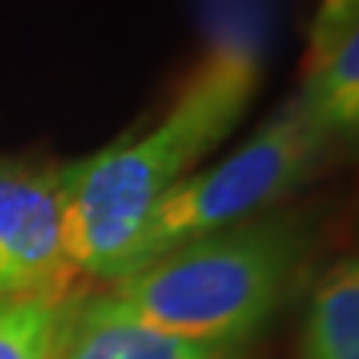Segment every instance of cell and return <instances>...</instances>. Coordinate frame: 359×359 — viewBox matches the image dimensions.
<instances>
[{"label": "cell", "mask_w": 359, "mask_h": 359, "mask_svg": "<svg viewBox=\"0 0 359 359\" xmlns=\"http://www.w3.org/2000/svg\"><path fill=\"white\" fill-rule=\"evenodd\" d=\"M63 249L60 168L0 159V299L75 287Z\"/></svg>", "instance_id": "cell-4"}, {"label": "cell", "mask_w": 359, "mask_h": 359, "mask_svg": "<svg viewBox=\"0 0 359 359\" xmlns=\"http://www.w3.org/2000/svg\"><path fill=\"white\" fill-rule=\"evenodd\" d=\"M233 347L177 339L144 323L105 294H72L60 318L51 359H231Z\"/></svg>", "instance_id": "cell-5"}, {"label": "cell", "mask_w": 359, "mask_h": 359, "mask_svg": "<svg viewBox=\"0 0 359 359\" xmlns=\"http://www.w3.org/2000/svg\"><path fill=\"white\" fill-rule=\"evenodd\" d=\"M75 287L0 299V359H51Z\"/></svg>", "instance_id": "cell-8"}, {"label": "cell", "mask_w": 359, "mask_h": 359, "mask_svg": "<svg viewBox=\"0 0 359 359\" xmlns=\"http://www.w3.org/2000/svg\"><path fill=\"white\" fill-rule=\"evenodd\" d=\"M359 30V0H320L309 25V51H306V72L314 69L327 54Z\"/></svg>", "instance_id": "cell-9"}, {"label": "cell", "mask_w": 359, "mask_h": 359, "mask_svg": "<svg viewBox=\"0 0 359 359\" xmlns=\"http://www.w3.org/2000/svg\"><path fill=\"white\" fill-rule=\"evenodd\" d=\"M302 359H359V264L356 257L335 261L314 285Z\"/></svg>", "instance_id": "cell-6"}, {"label": "cell", "mask_w": 359, "mask_h": 359, "mask_svg": "<svg viewBox=\"0 0 359 359\" xmlns=\"http://www.w3.org/2000/svg\"><path fill=\"white\" fill-rule=\"evenodd\" d=\"M257 72L255 39L222 36L156 126L60 168L63 249L78 276H120L153 207L237 126Z\"/></svg>", "instance_id": "cell-1"}, {"label": "cell", "mask_w": 359, "mask_h": 359, "mask_svg": "<svg viewBox=\"0 0 359 359\" xmlns=\"http://www.w3.org/2000/svg\"><path fill=\"white\" fill-rule=\"evenodd\" d=\"M323 144L327 138L309 123L299 102H290L224 162L180 180L153 207L120 276L135 273L189 240L243 224L282 201L311 174Z\"/></svg>", "instance_id": "cell-3"}, {"label": "cell", "mask_w": 359, "mask_h": 359, "mask_svg": "<svg viewBox=\"0 0 359 359\" xmlns=\"http://www.w3.org/2000/svg\"><path fill=\"white\" fill-rule=\"evenodd\" d=\"M299 108L323 138L359 132V30L341 39L314 69L306 72Z\"/></svg>", "instance_id": "cell-7"}, {"label": "cell", "mask_w": 359, "mask_h": 359, "mask_svg": "<svg viewBox=\"0 0 359 359\" xmlns=\"http://www.w3.org/2000/svg\"><path fill=\"white\" fill-rule=\"evenodd\" d=\"M299 261L285 222H243L189 240L111 282L144 323L177 339L237 347L269 320Z\"/></svg>", "instance_id": "cell-2"}]
</instances>
